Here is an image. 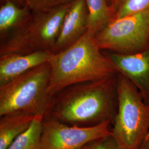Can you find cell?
Listing matches in <instances>:
<instances>
[{
	"label": "cell",
	"instance_id": "e0dca14e",
	"mask_svg": "<svg viewBox=\"0 0 149 149\" xmlns=\"http://www.w3.org/2000/svg\"><path fill=\"white\" fill-rule=\"evenodd\" d=\"M91 149H122L112 136H108L91 144Z\"/></svg>",
	"mask_w": 149,
	"mask_h": 149
},
{
	"label": "cell",
	"instance_id": "3957f363",
	"mask_svg": "<svg viewBox=\"0 0 149 149\" xmlns=\"http://www.w3.org/2000/svg\"><path fill=\"white\" fill-rule=\"evenodd\" d=\"M50 77L47 62L0 86V117L22 113L44 117L52 98L48 92Z\"/></svg>",
	"mask_w": 149,
	"mask_h": 149
},
{
	"label": "cell",
	"instance_id": "4fadbf2b",
	"mask_svg": "<svg viewBox=\"0 0 149 149\" xmlns=\"http://www.w3.org/2000/svg\"><path fill=\"white\" fill-rule=\"evenodd\" d=\"M87 31L95 36L114 19V13L107 0H86Z\"/></svg>",
	"mask_w": 149,
	"mask_h": 149
},
{
	"label": "cell",
	"instance_id": "9a60e30c",
	"mask_svg": "<svg viewBox=\"0 0 149 149\" xmlns=\"http://www.w3.org/2000/svg\"><path fill=\"white\" fill-rule=\"evenodd\" d=\"M148 9H149V0H117L114 9V19Z\"/></svg>",
	"mask_w": 149,
	"mask_h": 149
},
{
	"label": "cell",
	"instance_id": "ffe728a7",
	"mask_svg": "<svg viewBox=\"0 0 149 149\" xmlns=\"http://www.w3.org/2000/svg\"><path fill=\"white\" fill-rule=\"evenodd\" d=\"M107 2L108 3L109 6L112 8V10L114 11V7H115L116 3H117V0H107Z\"/></svg>",
	"mask_w": 149,
	"mask_h": 149
},
{
	"label": "cell",
	"instance_id": "52a82bcc",
	"mask_svg": "<svg viewBox=\"0 0 149 149\" xmlns=\"http://www.w3.org/2000/svg\"><path fill=\"white\" fill-rule=\"evenodd\" d=\"M111 123L92 127L70 125L44 117L40 149H79L96 140L112 135Z\"/></svg>",
	"mask_w": 149,
	"mask_h": 149
},
{
	"label": "cell",
	"instance_id": "8fae6325",
	"mask_svg": "<svg viewBox=\"0 0 149 149\" xmlns=\"http://www.w3.org/2000/svg\"><path fill=\"white\" fill-rule=\"evenodd\" d=\"M32 15L28 6H20L11 0L2 1L0 7L1 42L22 27Z\"/></svg>",
	"mask_w": 149,
	"mask_h": 149
},
{
	"label": "cell",
	"instance_id": "44dd1931",
	"mask_svg": "<svg viewBox=\"0 0 149 149\" xmlns=\"http://www.w3.org/2000/svg\"><path fill=\"white\" fill-rule=\"evenodd\" d=\"M91 144H88V145H86L85 146H84V147H82V148L79 149H91Z\"/></svg>",
	"mask_w": 149,
	"mask_h": 149
},
{
	"label": "cell",
	"instance_id": "7a4b0ae2",
	"mask_svg": "<svg viewBox=\"0 0 149 149\" xmlns=\"http://www.w3.org/2000/svg\"><path fill=\"white\" fill-rule=\"evenodd\" d=\"M50 77L48 92L52 96L64 88L81 82L102 80L117 74L88 31L63 51L48 59Z\"/></svg>",
	"mask_w": 149,
	"mask_h": 149
},
{
	"label": "cell",
	"instance_id": "5b68a950",
	"mask_svg": "<svg viewBox=\"0 0 149 149\" xmlns=\"http://www.w3.org/2000/svg\"><path fill=\"white\" fill-rule=\"evenodd\" d=\"M70 4L47 11H32L22 27L1 42L0 55L52 53Z\"/></svg>",
	"mask_w": 149,
	"mask_h": 149
},
{
	"label": "cell",
	"instance_id": "ba28073f",
	"mask_svg": "<svg viewBox=\"0 0 149 149\" xmlns=\"http://www.w3.org/2000/svg\"><path fill=\"white\" fill-rule=\"evenodd\" d=\"M103 52L118 73L132 82L138 89L144 102L149 104V48L132 54Z\"/></svg>",
	"mask_w": 149,
	"mask_h": 149
},
{
	"label": "cell",
	"instance_id": "2e32d148",
	"mask_svg": "<svg viewBox=\"0 0 149 149\" xmlns=\"http://www.w3.org/2000/svg\"><path fill=\"white\" fill-rule=\"evenodd\" d=\"M74 0H28L32 11H47L71 3Z\"/></svg>",
	"mask_w": 149,
	"mask_h": 149
},
{
	"label": "cell",
	"instance_id": "7c38bea8",
	"mask_svg": "<svg viewBox=\"0 0 149 149\" xmlns=\"http://www.w3.org/2000/svg\"><path fill=\"white\" fill-rule=\"evenodd\" d=\"M36 117L22 113L0 117V149H7L18 136L30 127Z\"/></svg>",
	"mask_w": 149,
	"mask_h": 149
},
{
	"label": "cell",
	"instance_id": "277c9868",
	"mask_svg": "<svg viewBox=\"0 0 149 149\" xmlns=\"http://www.w3.org/2000/svg\"><path fill=\"white\" fill-rule=\"evenodd\" d=\"M117 88L118 110L112 136L122 149H140L149 133V104L136 87L118 72Z\"/></svg>",
	"mask_w": 149,
	"mask_h": 149
},
{
	"label": "cell",
	"instance_id": "6da1fadb",
	"mask_svg": "<svg viewBox=\"0 0 149 149\" xmlns=\"http://www.w3.org/2000/svg\"><path fill=\"white\" fill-rule=\"evenodd\" d=\"M117 74L64 88L52 96L44 117L81 127L113 124L118 110Z\"/></svg>",
	"mask_w": 149,
	"mask_h": 149
},
{
	"label": "cell",
	"instance_id": "5bb4252c",
	"mask_svg": "<svg viewBox=\"0 0 149 149\" xmlns=\"http://www.w3.org/2000/svg\"><path fill=\"white\" fill-rule=\"evenodd\" d=\"M43 116L35 118L30 127L21 134L7 149H40Z\"/></svg>",
	"mask_w": 149,
	"mask_h": 149
},
{
	"label": "cell",
	"instance_id": "30bf717a",
	"mask_svg": "<svg viewBox=\"0 0 149 149\" xmlns=\"http://www.w3.org/2000/svg\"><path fill=\"white\" fill-rule=\"evenodd\" d=\"M52 53L44 51L26 54H10L0 55V86L47 63Z\"/></svg>",
	"mask_w": 149,
	"mask_h": 149
},
{
	"label": "cell",
	"instance_id": "d6986e66",
	"mask_svg": "<svg viewBox=\"0 0 149 149\" xmlns=\"http://www.w3.org/2000/svg\"><path fill=\"white\" fill-rule=\"evenodd\" d=\"M140 149H149V133Z\"/></svg>",
	"mask_w": 149,
	"mask_h": 149
},
{
	"label": "cell",
	"instance_id": "8992f818",
	"mask_svg": "<svg viewBox=\"0 0 149 149\" xmlns=\"http://www.w3.org/2000/svg\"><path fill=\"white\" fill-rule=\"evenodd\" d=\"M102 51L132 54L149 48V9L113 20L95 36Z\"/></svg>",
	"mask_w": 149,
	"mask_h": 149
},
{
	"label": "cell",
	"instance_id": "ac0fdd59",
	"mask_svg": "<svg viewBox=\"0 0 149 149\" xmlns=\"http://www.w3.org/2000/svg\"><path fill=\"white\" fill-rule=\"evenodd\" d=\"M1 2L5 0H1ZM13 2H15L18 5L20 6H28V0H11Z\"/></svg>",
	"mask_w": 149,
	"mask_h": 149
},
{
	"label": "cell",
	"instance_id": "9c48e42d",
	"mask_svg": "<svg viewBox=\"0 0 149 149\" xmlns=\"http://www.w3.org/2000/svg\"><path fill=\"white\" fill-rule=\"evenodd\" d=\"M88 12L86 0L70 4L52 53L61 52L76 43L87 31Z\"/></svg>",
	"mask_w": 149,
	"mask_h": 149
}]
</instances>
